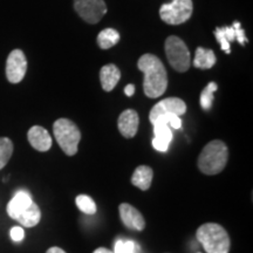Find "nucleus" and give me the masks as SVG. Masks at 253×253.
I'll return each mask as SVG.
<instances>
[{"instance_id":"cd10ccee","label":"nucleus","mask_w":253,"mask_h":253,"mask_svg":"<svg viewBox=\"0 0 253 253\" xmlns=\"http://www.w3.org/2000/svg\"><path fill=\"white\" fill-rule=\"evenodd\" d=\"M46 253H66V251L61 248H58V246H53V248L47 250Z\"/></svg>"},{"instance_id":"5701e85b","label":"nucleus","mask_w":253,"mask_h":253,"mask_svg":"<svg viewBox=\"0 0 253 253\" xmlns=\"http://www.w3.org/2000/svg\"><path fill=\"white\" fill-rule=\"evenodd\" d=\"M75 202H77V207L79 210L82 211L84 213L89 214V216L96 213V204H95V202L89 196L79 195Z\"/></svg>"},{"instance_id":"f257e3e1","label":"nucleus","mask_w":253,"mask_h":253,"mask_svg":"<svg viewBox=\"0 0 253 253\" xmlns=\"http://www.w3.org/2000/svg\"><path fill=\"white\" fill-rule=\"evenodd\" d=\"M137 67L144 74L143 89L150 99H156L166 93L168 87V75L163 62L154 54L142 55Z\"/></svg>"},{"instance_id":"9b49d317","label":"nucleus","mask_w":253,"mask_h":253,"mask_svg":"<svg viewBox=\"0 0 253 253\" xmlns=\"http://www.w3.org/2000/svg\"><path fill=\"white\" fill-rule=\"evenodd\" d=\"M120 216L123 224L130 230L143 231L145 229V220L137 209L128 203H122L119 207Z\"/></svg>"},{"instance_id":"aec40b11","label":"nucleus","mask_w":253,"mask_h":253,"mask_svg":"<svg viewBox=\"0 0 253 253\" xmlns=\"http://www.w3.org/2000/svg\"><path fill=\"white\" fill-rule=\"evenodd\" d=\"M120 41V33L114 28H106V30L101 31L97 36V43H99L100 48L108 49L115 46Z\"/></svg>"},{"instance_id":"393cba45","label":"nucleus","mask_w":253,"mask_h":253,"mask_svg":"<svg viewBox=\"0 0 253 253\" xmlns=\"http://www.w3.org/2000/svg\"><path fill=\"white\" fill-rule=\"evenodd\" d=\"M135 244L130 240H118L115 245V251L114 253H134Z\"/></svg>"},{"instance_id":"bb28decb","label":"nucleus","mask_w":253,"mask_h":253,"mask_svg":"<svg viewBox=\"0 0 253 253\" xmlns=\"http://www.w3.org/2000/svg\"><path fill=\"white\" fill-rule=\"evenodd\" d=\"M125 93H126V96H129V97L132 96V95H134V93H135V86H134V84H128V86L125 88Z\"/></svg>"},{"instance_id":"ddd939ff","label":"nucleus","mask_w":253,"mask_h":253,"mask_svg":"<svg viewBox=\"0 0 253 253\" xmlns=\"http://www.w3.org/2000/svg\"><path fill=\"white\" fill-rule=\"evenodd\" d=\"M138 123H140L138 114L134 109H126L121 113L119 118V130L123 137L132 138L138 130Z\"/></svg>"},{"instance_id":"39448f33","label":"nucleus","mask_w":253,"mask_h":253,"mask_svg":"<svg viewBox=\"0 0 253 253\" xmlns=\"http://www.w3.org/2000/svg\"><path fill=\"white\" fill-rule=\"evenodd\" d=\"M166 54L171 67L175 71L186 72L191 65V56L184 41L176 36H170L166 40Z\"/></svg>"},{"instance_id":"1a4fd4ad","label":"nucleus","mask_w":253,"mask_h":253,"mask_svg":"<svg viewBox=\"0 0 253 253\" xmlns=\"http://www.w3.org/2000/svg\"><path fill=\"white\" fill-rule=\"evenodd\" d=\"M27 71V60L21 49H14L9 53L6 61V77L11 84L23 81Z\"/></svg>"},{"instance_id":"9d476101","label":"nucleus","mask_w":253,"mask_h":253,"mask_svg":"<svg viewBox=\"0 0 253 253\" xmlns=\"http://www.w3.org/2000/svg\"><path fill=\"white\" fill-rule=\"evenodd\" d=\"M186 112V104L183 100L178 97H168L160 101L157 104H155L151 109L149 120L153 123L158 116L166 115V114H175L177 116L184 115Z\"/></svg>"},{"instance_id":"a211bd4d","label":"nucleus","mask_w":253,"mask_h":253,"mask_svg":"<svg viewBox=\"0 0 253 253\" xmlns=\"http://www.w3.org/2000/svg\"><path fill=\"white\" fill-rule=\"evenodd\" d=\"M32 202H33V199H32L30 192L26 191V190H19V191L15 192L14 197L12 198L7 204L8 216L11 217L12 219H14L15 216L19 213V211L26 207V205L32 203Z\"/></svg>"},{"instance_id":"b1692460","label":"nucleus","mask_w":253,"mask_h":253,"mask_svg":"<svg viewBox=\"0 0 253 253\" xmlns=\"http://www.w3.org/2000/svg\"><path fill=\"white\" fill-rule=\"evenodd\" d=\"M154 123H164V125H168L170 128L173 129H181L182 126V121L179 119V116L175 115V114H166V115H161L155 120Z\"/></svg>"},{"instance_id":"0eeeda50","label":"nucleus","mask_w":253,"mask_h":253,"mask_svg":"<svg viewBox=\"0 0 253 253\" xmlns=\"http://www.w3.org/2000/svg\"><path fill=\"white\" fill-rule=\"evenodd\" d=\"M74 8L88 24H97L107 13L104 0H74Z\"/></svg>"},{"instance_id":"4468645a","label":"nucleus","mask_w":253,"mask_h":253,"mask_svg":"<svg viewBox=\"0 0 253 253\" xmlns=\"http://www.w3.org/2000/svg\"><path fill=\"white\" fill-rule=\"evenodd\" d=\"M154 134L153 147L157 151L166 153L169 149V144L172 141V131L168 125L164 123H154Z\"/></svg>"},{"instance_id":"f3484780","label":"nucleus","mask_w":253,"mask_h":253,"mask_svg":"<svg viewBox=\"0 0 253 253\" xmlns=\"http://www.w3.org/2000/svg\"><path fill=\"white\" fill-rule=\"evenodd\" d=\"M154 178V171L150 167L140 166L135 169L131 176V183L136 188L147 191L149 190Z\"/></svg>"},{"instance_id":"412c9836","label":"nucleus","mask_w":253,"mask_h":253,"mask_svg":"<svg viewBox=\"0 0 253 253\" xmlns=\"http://www.w3.org/2000/svg\"><path fill=\"white\" fill-rule=\"evenodd\" d=\"M218 89L216 82H210L201 93V107L204 110H210L213 102V94Z\"/></svg>"},{"instance_id":"6e6552de","label":"nucleus","mask_w":253,"mask_h":253,"mask_svg":"<svg viewBox=\"0 0 253 253\" xmlns=\"http://www.w3.org/2000/svg\"><path fill=\"white\" fill-rule=\"evenodd\" d=\"M214 36H216L218 43L220 45V48L227 54L231 53V42H233L235 40L238 41L240 45H244L246 42L245 32L238 21H235L232 26L217 27L214 31Z\"/></svg>"},{"instance_id":"20e7f679","label":"nucleus","mask_w":253,"mask_h":253,"mask_svg":"<svg viewBox=\"0 0 253 253\" xmlns=\"http://www.w3.org/2000/svg\"><path fill=\"white\" fill-rule=\"evenodd\" d=\"M53 134L63 153L74 156L81 141V131L74 122L68 119H59L53 125Z\"/></svg>"},{"instance_id":"a878e982","label":"nucleus","mask_w":253,"mask_h":253,"mask_svg":"<svg viewBox=\"0 0 253 253\" xmlns=\"http://www.w3.org/2000/svg\"><path fill=\"white\" fill-rule=\"evenodd\" d=\"M11 238L13 242L19 243L25 238V231L21 226H14L11 229Z\"/></svg>"},{"instance_id":"f03ea898","label":"nucleus","mask_w":253,"mask_h":253,"mask_svg":"<svg viewBox=\"0 0 253 253\" xmlns=\"http://www.w3.org/2000/svg\"><path fill=\"white\" fill-rule=\"evenodd\" d=\"M229 160V149L220 140L208 143L198 156V168L205 175H217L225 169Z\"/></svg>"},{"instance_id":"c85d7f7f","label":"nucleus","mask_w":253,"mask_h":253,"mask_svg":"<svg viewBox=\"0 0 253 253\" xmlns=\"http://www.w3.org/2000/svg\"><path fill=\"white\" fill-rule=\"evenodd\" d=\"M93 253H114V252L110 251V250H108V249H106V248H99V249L95 250Z\"/></svg>"},{"instance_id":"c756f323","label":"nucleus","mask_w":253,"mask_h":253,"mask_svg":"<svg viewBox=\"0 0 253 253\" xmlns=\"http://www.w3.org/2000/svg\"><path fill=\"white\" fill-rule=\"evenodd\" d=\"M198 253H199V252H198Z\"/></svg>"},{"instance_id":"7ed1b4c3","label":"nucleus","mask_w":253,"mask_h":253,"mask_svg":"<svg viewBox=\"0 0 253 253\" xmlns=\"http://www.w3.org/2000/svg\"><path fill=\"white\" fill-rule=\"evenodd\" d=\"M198 242L207 253H229L231 240L229 233L219 224L207 223L198 227L196 232Z\"/></svg>"},{"instance_id":"423d86ee","label":"nucleus","mask_w":253,"mask_h":253,"mask_svg":"<svg viewBox=\"0 0 253 253\" xmlns=\"http://www.w3.org/2000/svg\"><path fill=\"white\" fill-rule=\"evenodd\" d=\"M192 12V0H172L169 4H163L160 8L161 19L168 25L184 24L191 18Z\"/></svg>"},{"instance_id":"4be33fe9","label":"nucleus","mask_w":253,"mask_h":253,"mask_svg":"<svg viewBox=\"0 0 253 253\" xmlns=\"http://www.w3.org/2000/svg\"><path fill=\"white\" fill-rule=\"evenodd\" d=\"M13 154V143L7 137H0V170L8 163Z\"/></svg>"},{"instance_id":"dca6fc26","label":"nucleus","mask_w":253,"mask_h":253,"mask_svg":"<svg viewBox=\"0 0 253 253\" xmlns=\"http://www.w3.org/2000/svg\"><path fill=\"white\" fill-rule=\"evenodd\" d=\"M120 78H121V72L113 63L103 66L100 71V80L102 84L103 90L112 91L116 84H119Z\"/></svg>"},{"instance_id":"6ab92c4d","label":"nucleus","mask_w":253,"mask_h":253,"mask_svg":"<svg viewBox=\"0 0 253 253\" xmlns=\"http://www.w3.org/2000/svg\"><path fill=\"white\" fill-rule=\"evenodd\" d=\"M217 59L214 55L213 50L203 48V47H198L196 49L194 66L199 69H210L212 68L216 63Z\"/></svg>"},{"instance_id":"2eb2a0df","label":"nucleus","mask_w":253,"mask_h":253,"mask_svg":"<svg viewBox=\"0 0 253 253\" xmlns=\"http://www.w3.org/2000/svg\"><path fill=\"white\" fill-rule=\"evenodd\" d=\"M14 219L25 227H33L38 225L41 219V211L39 207L34 202H32L17 214Z\"/></svg>"},{"instance_id":"f8f14e48","label":"nucleus","mask_w":253,"mask_h":253,"mask_svg":"<svg viewBox=\"0 0 253 253\" xmlns=\"http://www.w3.org/2000/svg\"><path fill=\"white\" fill-rule=\"evenodd\" d=\"M28 142L34 149L41 153H46L52 148V137L45 128L40 126H34L27 132Z\"/></svg>"}]
</instances>
